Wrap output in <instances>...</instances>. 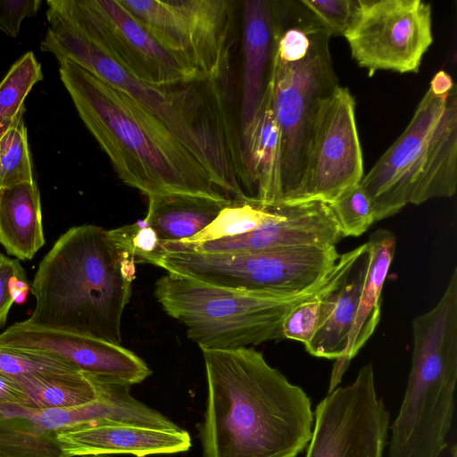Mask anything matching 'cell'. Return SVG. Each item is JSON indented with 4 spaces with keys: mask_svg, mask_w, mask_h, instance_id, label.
Here are the masks:
<instances>
[{
    "mask_svg": "<svg viewBox=\"0 0 457 457\" xmlns=\"http://www.w3.org/2000/svg\"><path fill=\"white\" fill-rule=\"evenodd\" d=\"M0 345L48 354L94 378L129 386L152 373L140 357L120 344L27 320L0 333Z\"/></svg>",
    "mask_w": 457,
    "mask_h": 457,
    "instance_id": "cell-17",
    "label": "cell"
},
{
    "mask_svg": "<svg viewBox=\"0 0 457 457\" xmlns=\"http://www.w3.org/2000/svg\"><path fill=\"white\" fill-rule=\"evenodd\" d=\"M390 415L377 393L372 363L317 404L305 457H383Z\"/></svg>",
    "mask_w": 457,
    "mask_h": 457,
    "instance_id": "cell-14",
    "label": "cell"
},
{
    "mask_svg": "<svg viewBox=\"0 0 457 457\" xmlns=\"http://www.w3.org/2000/svg\"><path fill=\"white\" fill-rule=\"evenodd\" d=\"M169 53L201 79L230 89L235 45L229 0H118Z\"/></svg>",
    "mask_w": 457,
    "mask_h": 457,
    "instance_id": "cell-11",
    "label": "cell"
},
{
    "mask_svg": "<svg viewBox=\"0 0 457 457\" xmlns=\"http://www.w3.org/2000/svg\"><path fill=\"white\" fill-rule=\"evenodd\" d=\"M365 250L361 245L340 254L319 282L292 295L233 289L167 273L154 285L162 309L183 323L202 350H228L283 339L285 316L302 301L338 285Z\"/></svg>",
    "mask_w": 457,
    "mask_h": 457,
    "instance_id": "cell-6",
    "label": "cell"
},
{
    "mask_svg": "<svg viewBox=\"0 0 457 457\" xmlns=\"http://www.w3.org/2000/svg\"><path fill=\"white\" fill-rule=\"evenodd\" d=\"M135 264L110 230L88 224L69 228L38 264L27 320L120 344Z\"/></svg>",
    "mask_w": 457,
    "mask_h": 457,
    "instance_id": "cell-4",
    "label": "cell"
},
{
    "mask_svg": "<svg viewBox=\"0 0 457 457\" xmlns=\"http://www.w3.org/2000/svg\"><path fill=\"white\" fill-rule=\"evenodd\" d=\"M43 78L41 64L31 51L11 66L0 82V137L18 114L25 111L27 96Z\"/></svg>",
    "mask_w": 457,
    "mask_h": 457,
    "instance_id": "cell-26",
    "label": "cell"
},
{
    "mask_svg": "<svg viewBox=\"0 0 457 457\" xmlns=\"http://www.w3.org/2000/svg\"><path fill=\"white\" fill-rule=\"evenodd\" d=\"M330 37L300 0L277 1L269 86L280 137L283 202L301 198L319 113L340 86L329 51Z\"/></svg>",
    "mask_w": 457,
    "mask_h": 457,
    "instance_id": "cell-5",
    "label": "cell"
},
{
    "mask_svg": "<svg viewBox=\"0 0 457 457\" xmlns=\"http://www.w3.org/2000/svg\"><path fill=\"white\" fill-rule=\"evenodd\" d=\"M406 390L391 428L389 457H440L447 447L457 382V286L412 320Z\"/></svg>",
    "mask_w": 457,
    "mask_h": 457,
    "instance_id": "cell-7",
    "label": "cell"
},
{
    "mask_svg": "<svg viewBox=\"0 0 457 457\" xmlns=\"http://www.w3.org/2000/svg\"><path fill=\"white\" fill-rule=\"evenodd\" d=\"M343 37L370 77L377 71L418 72L433 42L431 6L421 0H358Z\"/></svg>",
    "mask_w": 457,
    "mask_h": 457,
    "instance_id": "cell-13",
    "label": "cell"
},
{
    "mask_svg": "<svg viewBox=\"0 0 457 457\" xmlns=\"http://www.w3.org/2000/svg\"><path fill=\"white\" fill-rule=\"evenodd\" d=\"M271 204L250 199L232 201L212 224L196 236L184 241H208L248 233L264 222L270 215Z\"/></svg>",
    "mask_w": 457,
    "mask_h": 457,
    "instance_id": "cell-28",
    "label": "cell"
},
{
    "mask_svg": "<svg viewBox=\"0 0 457 457\" xmlns=\"http://www.w3.org/2000/svg\"><path fill=\"white\" fill-rule=\"evenodd\" d=\"M65 457L88 454L129 453L137 457L187 452L191 447L187 431L129 425H79L57 433Z\"/></svg>",
    "mask_w": 457,
    "mask_h": 457,
    "instance_id": "cell-19",
    "label": "cell"
},
{
    "mask_svg": "<svg viewBox=\"0 0 457 457\" xmlns=\"http://www.w3.org/2000/svg\"><path fill=\"white\" fill-rule=\"evenodd\" d=\"M80 371L48 354L0 345V372L24 374H66Z\"/></svg>",
    "mask_w": 457,
    "mask_h": 457,
    "instance_id": "cell-30",
    "label": "cell"
},
{
    "mask_svg": "<svg viewBox=\"0 0 457 457\" xmlns=\"http://www.w3.org/2000/svg\"><path fill=\"white\" fill-rule=\"evenodd\" d=\"M328 204L344 237L361 236L376 221L370 201L360 183Z\"/></svg>",
    "mask_w": 457,
    "mask_h": 457,
    "instance_id": "cell-29",
    "label": "cell"
},
{
    "mask_svg": "<svg viewBox=\"0 0 457 457\" xmlns=\"http://www.w3.org/2000/svg\"><path fill=\"white\" fill-rule=\"evenodd\" d=\"M367 243L369 264L355 318L345 352L333 365L328 393L338 386L352 359L372 336L380 320L382 290L394 259L396 239L393 232L379 228L370 235Z\"/></svg>",
    "mask_w": 457,
    "mask_h": 457,
    "instance_id": "cell-21",
    "label": "cell"
},
{
    "mask_svg": "<svg viewBox=\"0 0 457 457\" xmlns=\"http://www.w3.org/2000/svg\"><path fill=\"white\" fill-rule=\"evenodd\" d=\"M9 377L26 395L29 407H76L93 402L100 393L99 379L82 371Z\"/></svg>",
    "mask_w": 457,
    "mask_h": 457,
    "instance_id": "cell-25",
    "label": "cell"
},
{
    "mask_svg": "<svg viewBox=\"0 0 457 457\" xmlns=\"http://www.w3.org/2000/svg\"><path fill=\"white\" fill-rule=\"evenodd\" d=\"M40 49L58 62L70 61L126 92L182 143L227 198L245 197L239 130L228 108L230 89L210 80L169 87L145 84L85 39L59 27L48 28Z\"/></svg>",
    "mask_w": 457,
    "mask_h": 457,
    "instance_id": "cell-2",
    "label": "cell"
},
{
    "mask_svg": "<svg viewBox=\"0 0 457 457\" xmlns=\"http://www.w3.org/2000/svg\"><path fill=\"white\" fill-rule=\"evenodd\" d=\"M40 0H0V30L16 37L24 19L37 15Z\"/></svg>",
    "mask_w": 457,
    "mask_h": 457,
    "instance_id": "cell-35",
    "label": "cell"
},
{
    "mask_svg": "<svg viewBox=\"0 0 457 457\" xmlns=\"http://www.w3.org/2000/svg\"><path fill=\"white\" fill-rule=\"evenodd\" d=\"M143 220L161 243L187 240L212 224L232 200L202 195L167 193L148 196Z\"/></svg>",
    "mask_w": 457,
    "mask_h": 457,
    "instance_id": "cell-23",
    "label": "cell"
},
{
    "mask_svg": "<svg viewBox=\"0 0 457 457\" xmlns=\"http://www.w3.org/2000/svg\"><path fill=\"white\" fill-rule=\"evenodd\" d=\"M24 112L0 137V189L35 181Z\"/></svg>",
    "mask_w": 457,
    "mask_h": 457,
    "instance_id": "cell-27",
    "label": "cell"
},
{
    "mask_svg": "<svg viewBox=\"0 0 457 457\" xmlns=\"http://www.w3.org/2000/svg\"><path fill=\"white\" fill-rule=\"evenodd\" d=\"M121 383L102 382L98 398L71 408H34L0 403V455L65 457L57 433L79 425L139 426L145 418L141 402Z\"/></svg>",
    "mask_w": 457,
    "mask_h": 457,
    "instance_id": "cell-12",
    "label": "cell"
},
{
    "mask_svg": "<svg viewBox=\"0 0 457 457\" xmlns=\"http://www.w3.org/2000/svg\"><path fill=\"white\" fill-rule=\"evenodd\" d=\"M375 220L407 204L451 197L457 187V90L428 88L400 137L363 176Z\"/></svg>",
    "mask_w": 457,
    "mask_h": 457,
    "instance_id": "cell-8",
    "label": "cell"
},
{
    "mask_svg": "<svg viewBox=\"0 0 457 457\" xmlns=\"http://www.w3.org/2000/svg\"><path fill=\"white\" fill-rule=\"evenodd\" d=\"M336 245L259 252H166L149 261L168 273L238 290L292 295L319 282L337 264Z\"/></svg>",
    "mask_w": 457,
    "mask_h": 457,
    "instance_id": "cell-9",
    "label": "cell"
},
{
    "mask_svg": "<svg viewBox=\"0 0 457 457\" xmlns=\"http://www.w3.org/2000/svg\"><path fill=\"white\" fill-rule=\"evenodd\" d=\"M0 457H3V456L0 455Z\"/></svg>",
    "mask_w": 457,
    "mask_h": 457,
    "instance_id": "cell-38",
    "label": "cell"
},
{
    "mask_svg": "<svg viewBox=\"0 0 457 457\" xmlns=\"http://www.w3.org/2000/svg\"><path fill=\"white\" fill-rule=\"evenodd\" d=\"M239 136L255 118L272 69L277 33V1L241 3Z\"/></svg>",
    "mask_w": 457,
    "mask_h": 457,
    "instance_id": "cell-18",
    "label": "cell"
},
{
    "mask_svg": "<svg viewBox=\"0 0 457 457\" xmlns=\"http://www.w3.org/2000/svg\"><path fill=\"white\" fill-rule=\"evenodd\" d=\"M29 291L20 261L0 253V329L5 325L12 304L25 303Z\"/></svg>",
    "mask_w": 457,
    "mask_h": 457,
    "instance_id": "cell-31",
    "label": "cell"
},
{
    "mask_svg": "<svg viewBox=\"0 0 457 457\" xmlns=\"http://www.w3.org/2000/svg\"><path fill=\"white\" fill-rule=\"evenodd\" d=\"M59 76L123 183L147 197L167 193L226 197L182 143L126 92L67 60L59 62Z\"/></svg>",
    "mask_w": 457,
    "mask_h": 457,
    "instance_id": "cell-3",
    "label": "cell"
},
{
    "mask_svg": "<svg viewBox=\"0 0 457 457\" xmlns=\"http://www.w3.org/2000/svg\"><path fill=\"white\" fill-rule=\"evenodd\" d=\"M202 352L208 390L203 457H297L305 450L314 411L301 386L253 347Z\"/></svg>",
    "mask_w": 457,
    "mask_h": 457,
    "instance_id": "cell-1",
    "label": "cell"
},
{
    "mask_svg": "<svg viewBox=\"0 0 457 457\" xmlns=\"http://www.w3.org/2000/svg\"><path fill=\"white\" fill-rule=\"evenodd\" d=\"M363 176L355 101L339 86L319 113L300 200L329 203Z\"/></svg>",
    "mask_w": 457,
    "mask_h": 457,
    "instance_id": "cell-15",
    "label": "cell"
},
{
    "mask_svg": "<svg viewBox=\"0 0 457 457\" xmlns=\"http://www.w3.org/2000/svg\"><path fill=\"white\" fill-rule=\"evenodd\" d=\"M330 36H344L352 23L358 0H300Z\"/></svg>",
    "mask_w": 457,
    "mask_h": 457,
    "instance_id": "cell-33",
    "label": "cell"
},
{
    "mask_svg": "<svg viewBox=\"0 0 457 457\" xmlns=\"http://www.w3.org/2000/svg\"><path fill=\"white\" fill-rule=\"evenodd\" d=\"M451 452H452V457H457V450H456L455 445L452 447Z\"/></svg>",
    "mask_w": 457,
    "mask_h": 457,
    "instance_id": "cell-37",
    "label": "cell"
},
{
    "mask_svg": "<svg viewBox=\"0 0 457 457\" xmlns=\"http://www.w3.org/2000/svg\"><path fill=\"white\" fill-rule=\"evenodd\" d=\"M80 457H114L113 454H88Z\"/></svg>",
    "mask_w": 457,
    "mask_h": 457,
    "instance_id": "cell-36",
    "label": "cell"
},
{
    "mask_svg": "<svg viewBox=\"0 0 457 457\" xmlns=\"http://www.w3.org/2000/svg\"><path fill=\"white\" fill-rule=\"evenodd\" d=\"M344 236L328 203L298 200L271 204L257 228L208 241L161 243L166 252L237 253L336 245Z\"/></svg>",
    "mask_w": 457,
    "mask_h": 457,
    "instance_id": "cell-16",
    "label": "cell"
},
{
    "mask_svg": "<svg viewBox=\"0 0 457 457\" xmlns=\"http://www.w3.org/2000/svg\"><path fill=\"white\" fill-rule=\"evenodd\" d=\"M369 255L368 245L344 279L322 297L319 326L311 341L304 345L311 355L335 361L344 355L367 272Z\"/></svg>",
    "mask_w": 457,
    "mask_h": 457,
    "instance_id": "cell-22",
    "label": "cell"
},
{
    "mask_svg": "<svg viewBox=\"0 0 457 457\" xmlns=\"http://www.w3.org/2000/svg\"><path fill=\"white\" fill-rule=\"evenodd\" d=\"M46 4L49 27L85 39L141 82L169 87L205 80L164 49L118 0H48Z\"/></svg>",
    "mask_w": 457,
    "mask_h": 457,
    "instance_id": "cell-10",
    "label": "cell"
},
{
    "mask_svg": "<svg viewBox=\"0 0 457 457\" xmlns=\"http://www.w3.org/2000/svg\"><path fill=\"white\" fill-rule=\"evenodd\" d=\"M110 231L136 263H148L161 249L155 232L144 220Z\"/></svg>",
    "mask_w": 457,
    "mask_h": 457,
    "instance_id": "cell-34",
    "label": "cell"
},
{
    "mask_svg": "<svg viewBox=\"0 0 457 457\" xmlns=\"http://www.w3.org/2000/svg\"><path fill=\"white\" fill-rule=\"evenodd\" d=\"M330 290L305 299L290 309L282 323L283 339L298 341L304 345L311 341L319 326L321 299Z\"/></svg>",
    "mask_w": 457,
    "mask_h": 457,
    "instance_id": "cell-32",
    "label": "cell"
},
{
    "mask_svg": "<svg viewBox=\"0 0 457 457\" xmlns=\"http://www.w3.org/2000/svg\"><path fill=\"white\" fill-rule=\"evenodd\" d=\"M40 193L36 181L0 189V245L19 261L31 260L45 245Z\"/></svg>",
    "mask_w": 457,
    "mask_h": 457,
    "instance_id": "cell-24",
    "label": "cell"
},
{
    "mask_svg": "<svg viewBox=\"0 0 457 457\" xmlns=\"http://www.w3.org/2000/svg\"><path fill=\"white\" fill-rule=\"evenodd\" d=\"M239 139L246 172V197L264 204L283 202L280 137L270 86L255 118Z\"/></svg>",
    "mask_w": 457,
    "mask_h": 457,
    "instance_id": "cell-20",
    "label": "cell"
}]
</instances>
